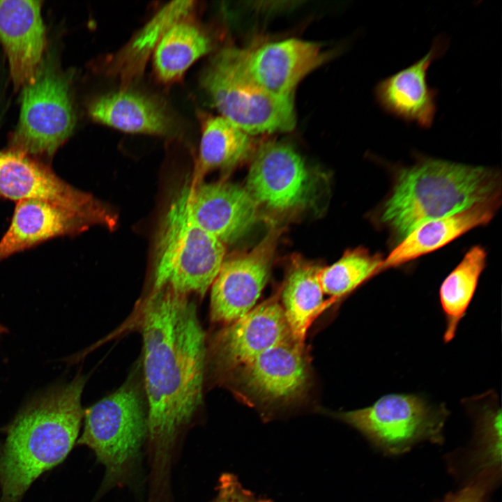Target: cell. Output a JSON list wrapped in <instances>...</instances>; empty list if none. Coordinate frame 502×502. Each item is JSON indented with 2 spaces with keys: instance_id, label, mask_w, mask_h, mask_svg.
Returning <instances> with one entry per match:
<instances>
[{
  "instance_id": "obj_3",
  "label": "cell",
  "mask_w": 502,
  "mask_h": 502,
  "mask_svg": "<svg viewBox=\"0 0 502 502\" xmlns=\"http://www.w3.org/2000/svg\"><path fill=\"white\" fill-rule=\"evenodd\" d=\"M84 381L77 377L16 418L0 457V482L6 499H18L43 472L70 451L84 416L81 396Z\"/></svg>"
},
{
  "instance_id": "obj_11",
  "label": "cell",
  "mask_w": 502,
  "mask_h": 502,
  "mask_svg": "<svg viewBox=\"0 0 502 502\" xmlns=\"http://www.w3.org/2000/svg\"><path fill=\"white\" fill-rule=\"evenodd\" d=\"M292 337L282 306L266 301L225 325L213 337L206 363L221 376L231 374L267 349Z\"/></svg>"
},
{
  "instance_id": "obj_13",
  "label": "cell",
  "mask_w": 502,
  "mask_h": 502,
  "mask_svg": "<svg viewBox=\"0 0 502 502\" xmlns=\"http://www.w3.org/2000/svg\"><path fill=\"white\" fill-rule=\"evenodd\" d=\"M245 189L259 204L279 211L307 201L312 182L300 155L289 144H263L250 165Z\"/></svg>"
},
{
  "instance_id": "obj_21",
  "label": "cell",
  "mask_w": 502,
  "mask_h": 502,
  "mask_svg": "<svg viewBox=\"0 0 502 502\" xmlns=\"http://www.w3.org/2000/svg\"><path fill=\"white\" fill-rule=\"evenodd\" d=\"M211 47L209 37L200 27L186 19L176 22L165 31L153 52L158 77L167 83L178 80Z\"/></svg>"
},
{
  "instance_id": "obj_6",
  "label": "cell",
  "mask_w": 502,
  "mask_h": 502,
  "mask_svg": "<svg viewBox=\"0 0 502 502\" xmlns=\"http://www.w3.org/2000/svg\"><path fill=\"white\" fill-rule=\"evenodd\" d=\"M22 89L20 117L10 149L36 159H50L75 126L70 79L55 57L48 54Z\"/></svg>"
},
{
  "instance_id": "obj_24",
  "label": "cell",
  "mask_w": 502,
  "mask_h": 502,
  "mask_svg": "<svg viewBox=\"0 0 502 502\" xmlns=\"http://www.w3.org/2000/svg\"><path fill=\"white\" fill-rule=\"evenodd\" d=\"M486 259L483 248L473 247L440 287L439 300L446 322L444 343L450 342L456 335L459 323L474 296Z\"/></svg>"
},
{
  "instance_id": "obj_23",
  "label": "cell",
  "mask_w": 502,
  "mask_h": 502,
  "mask_svg": "<svg viewBox=\"0 0 502 502\" xmlns=\"http://www.w3.org/2000/svg\"><path fill=\"white\" fill-rule=\"evenodd\" d=\"M194 6L192 1H176L161 8L114 56L110 67L112 73L125 82L139 75L165 31L176 22L186 19Z\"/></svg>"
},
{
  "instance_id": "obj_14",
  "label": "cell",
  "mask_w": 502,
  "mask_h": 502,
  "mask_svg": "<svg viewBox=\"0 0 502 502\" xmlns=\"http://www.w3.org/2000/svg\"><path fill=\"white\" fill-rule=\"evenodd\" d=\"M330 57L311 41L289 38L244 50V64L250 77L277 96H292L299 82Z\"/></svg>"
},
{
  "instance_id": "obj_2",
  "label": "cell",
  "mask_w": 502,
  "mask_h": 502,
  "mask_svg": "<svg viewBox=\"0 0 502 502\" xmlns=\"http://www.w3.org/2000/svg\"><path fill=\"white\" fill-rule=\"evenodd\" d=\"M496 169L423 158L402 168L383 204L380 221L403 240L427 222L501 197Z\"/></svg>"
},
{
  "instance_id": "obj_25",
  "label": "cell",
  "mask_w": 502,
  "mask_h": 502,
  "mask_svg": "<svg viewBox=\"0 0 502 502\" xmlns=\"http://www.w3.org/2000/svg\"><path fill=\"white\" fill-rule=\"evenodd\" d=\"M250 135L222 116L202 121L199 168L201 172L230 168L248 154Z\"/></svg>"
},
{
  "instance_id": "obj_19",
  "label": "cell",
  "mask_w": 502,
  "mask_h": 502,
  "mask_svg": "<svg viewBox=\"0 0 502 502\" xmlns=\"http://www.w3.org/2000/svg\"><path fill=\"white\" fill-rule=\"evenodd\" d=\"M500 205L501 197L422 224L402 240L383 259L381 273L436 250L471 229L487 224Z\"/></svg>"
},
{
  "instance_id": "obj_1",
  "label": "cell",
  "mask_w": 502,
  "mask_h": 502,
  "mask_svg": "<svg viewBox=\"0 0 502 502\" xmlns=\"http://www.w3.org/2000/svg\"><path fill=\"white\" fill-rule=\"evenodd\" d=\"M139 318L147 435L162 459L202 402L206 336L195 303L169 288L153 289Z\"/></svg>"
},
{
  "instance_id": "obj_10",
  "label": "cell",
  "mask_w": 502,
  "mask_h": 502,
  "mask_svg": "<svg viewBox=\"0 0 502 502\" xmlns=\"http://www.w3.org/2000/svg\"><path fill=\"white\" fill-rule=\"evenodd\" d=\"M279 234L273 230L249 252L224 260L211 287V321L227 325L254 307L268 280Z\"/></svg>"
},
{
  "instance_id": "obj_4",
  "label": "cell",
  "mask_w": 502,
  "mask_h": 502,
  "mask_svg": "<svg viewBox=\"0 0 502 502\" xmlns=\"http://www.w3.org/2000/svg\"><path fill=\"white\" fill-rule=\"evenodd\" d=\"M188 185L174 197L162 220L155 246L153 289L204 296L225 260V247L192 218Z\"/></svg>"
},
{
  "instance_id": "obj_28",
  "label": "cell",
  "mask_w": 502,
  "mask_h": 502,
  "mask_svg": "<svg viewBox=\"0 0 502 502\" xmlns=\"http://www.w3.org/2000/svg\"><path fill=\"white\" fill-rule=\"evenodd\" d=\"M496 477L480 473L478 477L461 490L450 494L442 502H487L486 496Z\"/></svg>"
},
{
  "instance_id": "obj_7",
  "label": "cell",
  "mask_w": 502,
  "mask_h": 502,
  "mask_svg": "<svg viewBox=\"0 0 502 502\" xmlns=\"http://www.w3.org/2000/svg\"><path fill=\"white\" fill-rule=\"evenodd\" d=\"M448 413L444 406L431 404L418 395L390 393L370 406L336 416L385 453L399 455L420 441L441 443Z\"/></svg>"
},
{
  "instance_id": "obj_5",
  "label": "cell",
  "mask_w": 502,
  "mask_h": 502,
  "mask_svg": "<svg viewBox=\"0 0 502 502\" xmlns=\"http://www.w3.org/2000/svg\"><path fill=\"white\" fill-rule=\"evenodd\" d=\"M201 84L221 116L250 135L294 129L292 96H277L259 86L248 75L244 50L219 52L202 73Z\"/></svg>"
},
{
  "instance_id": "obj_9",
  "label": "cell",
  "mask_w": 502,
  "mask_h": 502,
  "mask_svg": "<svg viewBox=\"0 0 502 502\" xmlns=\"http://www.w3.org/2000/svg\"><path fill=\"white\" fill-rule=\"evenodd\" d=\"M0 196L16 202L29 199L52 202L93 225L112 229L117 223L116 214L105 203L67 183L39 160L11 149L0 150Z\"/></svg>"
},
{
  "instance_id": "obj_18",
  "label": "cell",
  "mask_w": 502,
  "mask_h": 502,
  "mask_svg": "<svg viewBox=\"0 0 502 502\" xmlns=\"http://www.w3.org/2000/svg\"><path fill=\"white\" fill-rule=\"evenodd\" d=\"M94 226L82 215L41 199L17 201L10 225L0 241V261L50 238L77 234Z\"/></svg>"
},
{
  "instance_id": "obj_8",
  "label": "cell",
  "mask_w": 502,
  "mask_h": 502,
  "mask_svg": "<svg viewBox=\"0 0 502 502\" xmlns=\"http://www.w3.org/2000/svg\"><path fill=\"white\" fill-rule=\"evenodd\" d=\"M134 380L105 397L84 413L78 443L91 448L112 482L125 471L147 435V412Z\"/></svg>"
},
{
  "instance_id": "obj_22",
  "label": "cell",
  "mask_w": 502,
  "mask_h": 502,
  "mask_svg": "<svg viewBox=\"0 0 502 502\" xmlns=\"http://www.w3.org/2000/svg\"><path fill=\"white\" fill-rule=\"evenodd\" d=\"M320 268L296 264L287 278L282 294V308L292 337L304 342L307 330L324 306Z\"/></svg>"
},
{
  "instance_id": "obj_26",
  "label": "cell",
  "mask_w": 502,
  "mask_h": 502,
  "mask_svg": "<svg viewBox=\"0 0 502 502\" xmlns=\"http://www.w3.org/2000/svg\"><path fill=\"white\" fill-rule=\"evenodd\" d=\"M383 258L360 247L347 250L328 267L319 270V278L324 294L342 297L381 273Z\"/></svg>"
},
{
  "instance_id": "obj_27",
  "label": "cell",
  "mask_w": 502,
  "mask_h": 502,
  "mask_svg": "<svg viewBox=\"0 0 502 502\" xmlns=\"http://www.w3.org/2000/svg\"><path fill=\"white\" fill-rule=\"evenodd\" d=\"M478 413V452L476 457L481 473L497 475L501 457V413L496 403L489 402L482 406Z\"/></svg>"
},
{
  "instance_id": "obj_29",
  "label": "cell",
  "mask_w": 502,
  "mask_h": 502,
  "mask_svg": "<svg viewBox=\"0 0 502 502\" xmlns=\"http://www.w3.org/2000/svg\"><path fill=\"white\" fill-rule=\"evenodd\" d=\"M214 502H271L257 499L244 489L236 476L224 474L219 480L218 494Z\"/></svg>"
},
{
  "instance_id": "obj_16",
  "label": "cell",
  "mask_w": 502,
  "mask_h": 502,
  "mask_svg": "<svg viewBox=\"0 0 502 502\" xmlns=\"http://www.w3.org/2000/svg\"><path fill=\"white\" fill-rule=\"evenodd\" d=\"M188 202L197 225L224 245L242 237L257 220L258 204L245 188L233 183L188 186Z\"/></svg>"
},
{
  "instance_id": "obj_12",
  "label": "cell",
  "mask_w": 502,
  "mask_h": 502,
  "mask_svg": "<svg viewBox=\"0 0 502 502\" xmlns=\"http://www.w3.org/2000/svg\"><path fill=\"white\" fill-rule=\"evenodd\" d=\"M231 374L241 388L258 402H293L306 390L309 363L303 343L291 337L260 353Z\"/></svg>"
},
{
  "instance_id": "obj_20",
  "label": "cell",
  "mask_w": 502,
  "mask_h": 502,
  "mask_svg": "<svg viewBox=\"0 0 502 502\" xmlns=\"http://www.w3.org/2000/svg\"><path fill=\"white\" fill-rule=\"evenodd\" d=\"M89 112L94 121L128 132L167 135L174 127L172 118L158 101L127 90L96 99Z\"/></svg>"
},
{
  "instance_id": "obj_17",
  "label": "cell",
  "mask_w": 502,
  "mask_h": 502,
  "mask_svg": "<svg viewBox=\"0 0 502 502\" xmlns=\"http://www.w3.org/2000/svg\"><path fill=\"white\" fill-rule=\"evenodd\" d=\"M40 1H0V43L15 89L34 75L43 56L45 28Z\"/></svg>"
},
{
  "instance_id": "obj_15",
  "label": "cell",
  "mask_w": 502,
  "mask_h": 502,
  "mask_svg": "<svg viewBox=\"0 0 502 502\" xmlns=\"http://www.w3.org/2000/svg\"><path fill=\"white\" fill-rule=\"evenodd\" d=\"M448 45L445 38H436L422 58L379 81L374 89L379 105L404 121L429 128L436 113L437 91L427 83V70L445 53Z\"/></svg>"
}]
</instances>
